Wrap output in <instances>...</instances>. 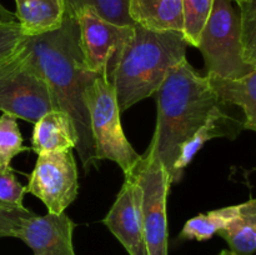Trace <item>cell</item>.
<instances>
[{"mask_svg":"<svg viewBox=\"0 0 256 255\" xmlns=\"http://www.w3.org/2000/svg\"><path fill=\"white\" fill-rule=\"evenodd\" d=\"M24 42L49 84L56 109L66 112L74 122L78 134L75 149L82 168L86 172L98 168L99 162L95 158L89 112L84 100L85 90L98 74L90 72L84 62L76 19L64 14L62 25L56 30L25 36Z\"/></svg>","mask_w":256,"mask_h":255,"instance_id":"6da1fadb","label":"cell"},{"mask_svg":"<svg viewBox=\"0 0 256 255\" xmlns=\"http://www.w3.org/2000/svg\"><path fill=\"white\" fill-rule=\"evenodd\" d=\"M158 116L152 142L145 152L172 172L180 146L205 122L212 108L222 105L186 58L175 65L158 90Z\"/></svg>","mask_w":256,"mask_h":255,"instance_id":"7a4b0ae2","label":"cell"},{"mask_svg":"<svg viewBox=\"0 0 256 255\" xmlns=\"http://www.w3.org/2000/svg\"><path fill=\"white\" fill-rule=\"evenodd\" d=\"M186 46L182 32L135 25L109 75L120 112L156 92L168 72L186 58Z\"/></svg>","mask_w":256,"mask_h":255,"instance_id":"3957f363","label":"cell"},{"mask_svg":"<svg viewBox=\"0 0 256 255\" xmlns=\"http://www.w3.org/2000/svg\"><path fill=\"white\" fill-rule=\"evenodd\" d=\"M54 109L56 104L49 84L22 42L0 64V112L35 124Z\"/></svg>","mask_w":256,"mask_h":255,"instance_id":"277c9868","label":"cell"},{"mask_svg":"<svg viewBox=\"0 0 256 255\" xmlns=\"http://www.w3.org/2000/svg\"><path fill=\"white\" fill-rule=\"evenodd\" d=\"M84 100L96 160H112L119 165L124 175L132 174L142 155L135 152L125 136L116 92L109 78L98 75L85 90Z\"/></svg>","mask_w":256,"mask_h":255,"instance_id":"5b68a950","label":"cell"},{"mask_svg":"<svg viewBox=\"0 0 256 255\" xmlns=\"http://www.w3.org/2000/svg\"><path fill=\"white\" fill-rule=\"evenodd\" d=\"M232 0H214L196 48L204 58L208 74L242 78L254 72L242 59L239 9Z\"/></svg>","mask_w":256,"mask_h":255,"instance_id":"8992f818","label":"cell"},{"mask_svg":"<svg viewBox=\"0 0 256 255\" xmlns=\"http://www.w3.org/2000/svg\"><path fill=\"white\" fill-rule=\"evenodd\" d=\"M142 188V230L148 255H168L166 200L170 175L158 158L144 154L134 169Z\"/></svg>","mask_w":256,"mask_h":255,"instance_id":"52a82bcc","label":"cell"},{"mask_svg":"<svg viewBox=\"0 0 256 255\" xmlns=\"http://www.w3.org/2000/svg\"><path fill=\"white\" fill-rule=\"evenodd\" d=\"M26 192L42 200L50 214H60L78 198L79 175L72 150L38 155Z\"/></svg>","mask_w":256,"mask_h":255,"instance_id":"ba28073f","label":"cell"},{"mask_svg":"<svg viewBox=\"0 0 256 255\" xmlns=\"http://www.w3.org/2000/svg\"><path fill=\"white\" fill-rule=\"evenodd\" d=\"M79 26V42L88 69L109 78L122 49L132 38L134 26H120L102 19L90 9L74 15Z\"/></svg>","mask_w":256,"mask_h":255,"instance_id":"9c48e42d","label":"cell"},{"mask_svg":"<svg viewBox=\"0 0 256 255\" xmlns=\"http://www.w3.org/2000/svg\"><path fill=\"white\" fill-rule=\"evenodd\" d=\"M142 195L134 172L125 175L116 200L102 220L129 255H148L142 230Z\"/></svg>","mask_w":256,"mask_h":255,"instance_id":"30bf717a","label":"cell"},{"mask_svg":"<svg viewBox=\"0 0 256 255\" xmlns=\"http://www.w3.org/2000/svg\"><path fill=\"white\" fill-rule=\"evenodd\" d=\"M75 222L66 212L32 215L22 224L16 238L22 240L34 255H76L72 246Z\"/></svg>","mask_w":256,"mask_h":255,"instance_id":"8fae6325","label":"cell"},{"mask_svg":"<svg viewBox=\"0 0 256 255\" xmlns=\"http://www.w3.org/2000/svg\"><path fill=\"white\" fill-rule=\"evenodd\" d=\"M76 145L74 122L62 110H50L35 122L32 138V149L35 154L72 150Z\"/></svg>","mask_w":256,"mask_h":255,"instance_id":"7c38bea8","label":"cell"},{"mask_svg":"<svg viewBox=\"0 0 256 255\" xmlns=\"http://www.w3.org/2000/svg\"><path fill=\"white\" fill-rule=\"evenodd\" d=\"M210 88L222 105H238L244 112L242 129L256 130V70L242 78L206 74Z\"/></svg>","mask_w":256,"mask_h":255,"instance_id":"4fadbf2b","label":"cell"},{"mask_svg":"<svg viewBox=\"0 0 256 255\" xmlns=\"http://www.w3.org/2000/svg\"><path fill=\"white\" fill-rule=\"evenodd\" d=\"M222 105H218V106L212 108L209 114H208L205 122L200 125L199 129L180 146L178 159L175 160L172 172H170V182H172V184L180 182L182 174H184L185 168L190 164V162L194 159L196 152L202 149L205 142L214 139V138L225 136V135L235 136L232 130L236 135L239 134V130H236V128H232L230 125V122L232 119L222 112Z\"/></svg>","mask_w":256,"mask_h":255,"instance_id":"5bb4252c","label":"cell"},{"mask_svg":"<svg viewBox=\"0 0 256 255\" xmlns=\"http://www.w3.org/2000/svg\"><path fill=\"white\" fill-rule=\"evenodd\" d=\"M128 9L135 25L154 32H182V0H128Z\"/></svg>","mask_w":256,"mask_h":255,"instance_id":"9a60e30c","label":"cell"},{"mask_svg":"<svg viewBox=\"0 0 256 255\" xmlns=\"http://www.w3.org/2000/svg\"><path fill=\"white\" fill-rule=\"evenodd\" d=\"M16 19L25 36H35L60 28L64 0H15Z\"/></svg>","mask_w":256,"mask_h":255,"instance_id":"2e32d148","label":"cell"},{"mask_svg":"<svg viewBox=\"0 0 256 255\" xmlns=\"http://www.w3.org/2000/svg\"><path fill=\"white\" fill-rule=\"evenodd\" d=\"M218 235L229 244L230 250L238 255H252L256 249V200L252 198L239 204L238 212Z\"/></svg>","mask_w":256,"mask_h":255,"instance_id":"e0dca14e","label":"cell"},{"mask_svg":"<svg viewBox=\"0 0 256 255\" xmlns=\"http://www.w3.org/2000/svg\"><path fill=\"white\" fill-rule=\"evenodd\" d=\"M238 208L239 204L230 205L192 218L184 224L179 238L182 240H198V242L212 239L236 214Z\"/></svg>","mask_w":256,"mask_h":255,"instance_id":"ac0fdd59","label":"cell"},{"mask_svg":"<svg viewBox=\"0 0 256 255\" xmlns=\"http://www.w3.org/2000/svg\"><path fill=\"white\" fill-rule=\"evenodd\" d=\"M65 14L74 16L79 10L90 9L102 19L120 26H134L128 0H64Z\"/></svg>","mask_w":256,"mask_h":255,"instance_id":"d6986e66","label":"cell"},{"mask_svg":"<svg viewBox=\"0 0 256 255\" xmlns=\"http://www.w3.org/2000/svg\"><path fill=\"white\" fill-rule=\"evenodd\" d=\"M214 0H182V35L188 45L196 48L200 34L212 12Z\"/></svg>","mask_w":256,"mask_h":255,"instance_id":"ffe728a7","label":"cell"},{"mask_svg":"<svg viewBox=\"0 0 256 255\" xmlns=\"http://www.w3.org/2000/svg\"><path fill=\"white\" fill-rule=\"evenodd\" d=\"M240 42L242 59L250 66L256 68V0H239Z\"/></svg>","mask_w":256,"mask_h":255,"instance_id":"44dd1931","label":"cell"},{"mask_svg":"<svg viewBox=\"0 0 256 255\" xmlns=\"http://www.w3.org/2000/svg\"><path fill=\"white\" fill-rule=\"evenodd\" d=\"M22 140L16 118L2 112L0 116V166H9L12 158L29 150L24 146Z\"/></svg>","mask_w":256,"mask_h":255,"instance_id":"7402d4cb","label":"cell"},{"mask_svg":"<svg viewBox=\"0 0 256 255\" xmlns=\"http://www.w3.org/2000/svg\"><path fill=\"white\" fill-rule=\"evenodd\" d=\"M25 192L26 188L16 179L10 165L0 166V204L12 209H24Z\"/></svg>","mask_w":256,"mask_h":255,"instance_id":"603a6c76","label":"cell"},{"mask_svg":"<svg viewBox=\"0 0 256 255\" xmlns=\"http://www.w3.org/2000/svg\"><path fill=\"white\" fill-rule=\"evenodd\" d=\"M32 212L24 209H12L0 204V238H16L18 232Z\"/></svg>","mask_w":256,"mask_h":255,"instance_id":"cb8c5ba5","label":"cell"},{"mask_svg":"<svg viewBox=\"0 0 256 255\" xmlns=\"http://www.w3.org/2000/svg\"><path fill=\"white\" fill-rule=\"evenodd\" d=\"M24 39L19 22H0V64L19 49Z\"/></svg>","mask_w":256,"mask_h":255,"instance_id":"d4e9b609","label":"cell"},{"mask_svg":"<svg viewBox=\"0 0 256 255\" xmlns=\"http://www.w3.org/2000/svg\"><path fill=\"white\" fill-rule=\"evenodd\" d=\"M18 22L16 15L14 12H12L10 10H8L6 8H4L0 2V22Z\"/></svg>","mask_w":256,"mask_h":255,"instance_id":"484cf974","label":"cell"},{"mask_svg":"<svg viewBox=\"0 0 256 255\" xmlns=\"http://www.w3.org/2000/svg\"><path fill=\"white\" fill-rule=\"evenodd\" d=\"M219 255H238V254H235V252H232V250H222Z\"/></svg>","mask_w":256,"mask_h":255,"instance_id":"4316f807","label":"cell"},{"mask_svg":"<svg viewBox=\"0 0 256 255\" xmlns=\"http://www.w3.org/2000/svg\"><path fill=\"white\" fill-rule=\"evenodd\" d=\"M232 2H239V0H232Z\"/></svg>","mask_w":256,"mask_h":255,"instance_id":"83f0119b","label":"cell"}]
</instances>
